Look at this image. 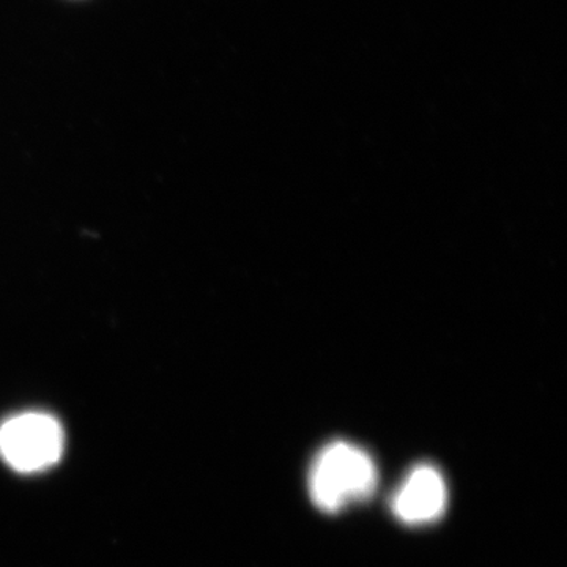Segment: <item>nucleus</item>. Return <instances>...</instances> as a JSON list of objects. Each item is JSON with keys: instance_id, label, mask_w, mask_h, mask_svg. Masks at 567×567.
Returning <instances> with one entry per match:
<instances>
[{"instance_id": "nucleus-1", "label": "nucleus", "mask_w": 567, "mask_h": 567, "mask_svg": "<svg viewBox=\"0 0 567 567\" xmlns=\"http://www.w3.org/2000/svg\"><path fill=\"white\" fill-rule=\"evenodd\" d=\"M379 486V470L371 454L349 442H331L316 454L308 488L320 511L336 514L350 503L368 502Z\"/></svg>"}, {"instance_id": "nucleus-2", "label": "nucleus", "mask_w": 567, "mask_h": 567, "mask_svg": "<svg viewBox=\"0 0 567 567\" xmlns=\"http://www.w3.org/2000/svg\"><path fill=\"white\" fill-rule=\"evenodd\" d=\"M63 429L44 413H24L0 425V457L22 473H35L58 464L63 453Z\"/></svg>"}, {"instance_id": "nucleus-3", "label": "nucleus", "mask_w": 567, "mask_h": 567, "mask_svg": "<svg viewBox=\"0 0 567 567\" xmlns=\"http://www.w3.org/2000/svg\"><path fill=\"white\" fill-rule=\"evenodd\" d=\"M446 505L445 477L436 466L429 464L413 466L391 498L394 516L412 527L439 520Z\"/></svg>"}]
</instances>
